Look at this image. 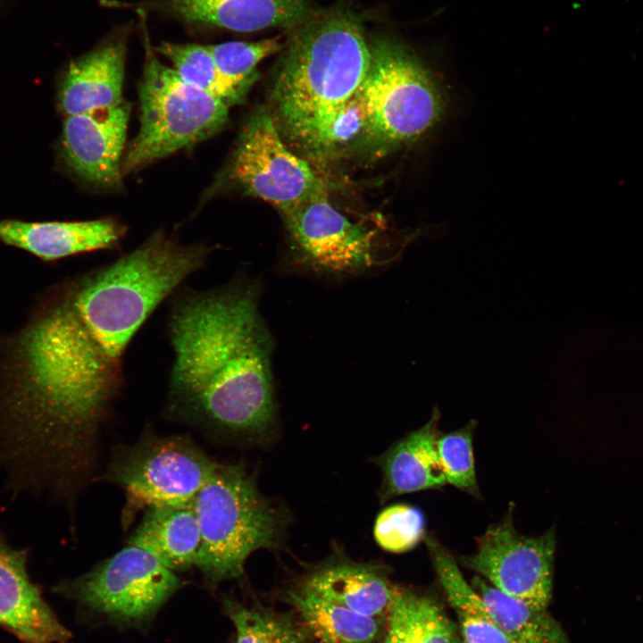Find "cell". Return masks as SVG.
Instances as JSON below:
<instances>
[{"instance_id":"1","label":"cell","mask_w":643,"mask_h":643,"mask_svg":"<svg viewBox=\"0 0 643 643\" xmlns=\"http://www.w3.org/2000/svg\"><path fill=\"white\" fill-rule=\"evenodd\" d=\"M258 300L257 285L245 280L175 296L168 320L171 418L206 427L271 354Z\"/></svg>"},{"instance_id":"2","label":"cell","mask_w":643,"mask_h":643,"mask_svg":"<svg viewBox=\"0 0 643 643\" xmlns=\"http://www.w3.org/2000/svg\"><path fill=\"white\" fill-rule=\"evenodd\" d=\"M370 62L371 46L355 13L338 7L312 10L293 29L275 80L274 99L286 130L350 99Z\"/></svg>"},{"instance_id":"3","label":"cell","mask_w":643,"mask_h":643,"mask_svg":"<svg viewBox=\"0 0 643 643\" xmlns=\"http://www.w3.org/2000/svg\"><path fill=\"white\" fill-rule=\"evenodd\" d=\"M192 505L201 536L195 565L209 580L239 577L251 553L281 543L283 515L241 465L218 463Z\"/></svg>"},{"instance_id":"4","label":"cell","mask_w":643,"mask_h":643,"mask_svg":"<svg viewBox=\"0 0 643 643\" xmlns=\"http://www.w3.org/2000/svg\"><path fill=\"white\" fill-rule=\"evenodd\" d=\"M138 95L140 126L122 158L123 175L209 138L228 120L230 106L164 65L148 40Z\"/></svg>"},{"instance_id":"5","label":"cell","mask_w":643,"mask_h":643,"mask_svg":"<svg viewBox=\"0 0 643 643\" xmlns=\"http://www.w3.org/2000/svg\"><path fill=\"white\" fill-rule=\"evenodd\" d=\"M370 46V67L358 89L366 117L365 138L382 147L412 142L442 116L437 81L404 45L383 38Z\"/></svg>"},{"instance_id":"6","label":"cell","mask_w":643,"mask_h":643,"mask_svg":"<svg viewBox=\"0 0 643 643\" xmlns=\"http://www.w3.org/2000/svg\"><path fill=\"white\" fill-rule=\"evenodd\" d=\"M217 463L185 437L148 433L115 452L107 478L133 506L184 505L193 501Z\"/></svg>"},{"instance_id":"7","label":"cell","mask_w":643,"mask_h":643,"mask_svg":"<svg viewBox=\"0 0 643 643\" xmlns=\"http://www.w3.org/2000/svg\"><path fill=\"white\" fill-rule=\"evenodd\" d=\"M229 174L246 193L275 205L283 214L311 200L328 197L323 180L287 148L263 108L245 123Z\"/></svg>"},{"instance_id":"8","label":"cell","mask_w":643,"mask_h":643,"mask_svg":"<svg viewBox=\"0 0 643 643\" xmlns=\"http://www.w3.org/2000/svg\"><path fill=\"white\" fill-rule=\"evenodd\" d=\"M180 585L173 571L151 553L128 544L59 588L98 613L129 622L149 617Z\"/></svg>"},{"instance_id":"9","label":"cell","mask_w":643,"mask_h":643,"mask_svg":"<svg viewBox=\"0 0 643 643\" xmlns=\"http://www.w3.org/2000/svg\"><path fill=\"white\" fill-rule=\"evenodd\" d=\"M513 506L504 519L476 539L477 549L462 556L463 566L480 574L499 590L536 607L547 608L553 587L555 530L539 537L515 529Z\"/></svg>"},{"instance_id":"10","label":"cell","mask_w":643,"mask_h":643,"mask_svg":"<svg viewBox=\"0 0 643 643\" xmlns=\"http://www.w3.org/2000/svg\"><path fill=\"white\" fill-rule=\"evenodd\" d=\"M291 238L305 266L329 273H352L388 262L378 231L350 221L328 197L311 200L284 214Z\"/></svg>"},{"instance_id":"11","label":"cell","mask_w":643,"mask_h":643,"mask_svg":"<svg viewBox=\"0 0 643 643\" xmlns=\"http://www.w3.org/2000/svg\"><path fill=\"white\" fill-rule=\"evenodd\" d=\"M129 104H121L65 116L60 155L67 170L80 180L103 188L121 186Z\"/></svg>"},{"instance_id":"12","label":"cell","mask_w":643,"mask_h":643,"mask_svg":"<svg viewBox=\"0 0 643 643\" xmlns=\"http://www.w3.org/2000/svg\"><path fill=\"white\" fill-rule=\"evenodd\" d=\"M125 233L126 227L112 218L71 221L0 220V242L46 263L113 249Z\"/></svg>"},{"instance_id":"13","label":"cell","mask_w":643,"mask_h":643,"mask_svg":"<svg viewBox=\"0 0 643 643\" xmlns=\"http://www.w3.org/2000/svg\"><path fill=\"white\" fill-rule=\"evenodd\" d=\"M0 625L26 643H69L71 634L30 581L21 552L0 551Z\"/></svg>"},{"instance_id":"14","label":"cell","mask_w":643,"mask_h":643,"mask_svg":"<svg viewBox=\"0 0 643 643\" xmlns=\"http://www.w3.org/2000/svg\"><path fill=\"white\" fill-rule=\"evenodd\" d=\"M125 43L111 39L72 61L60 79L57 106L65 116L123 102Z\"/></svg>"},{"instance_id":"15","label":"cell","mask_w":643,"mask_h":643,"mask_svg":"<svg viewBox=\"0 0 643 643\" xmlns=\"http://www.w3.org/2000/svg\"><path fill=\"white\" fill-rule=\"evenodd\" d=\"M160 7L188 22L239 32L294 29L312 12L307 0H163Z\"/></svg>"},{"instance_id":"16","label":"cell","mask_w":643,"mask_h":643,"mask_svg":"<svg viewBox=\"0 0 643 643\" xmlns=\"http://www.w3.org/2000/svg\"><path fill=\"white\" fill-rule=\"evenodd\" d=\"M439 419L435 407L423 426L395 442L378 458L382 472L381 501L447 484L436 447Z\"/></svg>"},{"instance_id":"17","label":"cell","mask_w":643,"mask_h":643,"mask_svg":"<svg viewBox=\"0 0 643 643\" xmlns=\"http://www.w3.org/2000/svg\"><path fill=\"white\" fill-rule=\"evenodd\" d=\"M303 588L355 613L377 617L388 613L396 587L377 568L350 561L323 564Z\"/></svg>"},{"instance_id":"18","label":"cell","mask_w":643,"mask_h":643,"mask_svg":"<svg viewBox=\"0 0 643 643\" xmlns=\"http://www.w3.org/2000/svg\"><path fill=\"white\" fill-rule=\"evenodd\" d=\"M129 544L151 553L171 571L195 565L201 536L192 502L146 508Z\"/></svg>"},{"instance_id":"19","label":"cell","mask_w":643,"mask_h":643,"mask_svg":"<svg viewBox=\"0 0 643 643\" xmlns=\"http://www.w3.org/2000/svg\"><path fill=\"white\" fill-rule=\"evenodd\" d=\"M289 601L315 643H373L380 633L377 617L355 613L303 587L289 593Z\"/></svg>"},{"instance_id":"20","label":"cell","mask_w":643,"mask_h":643,"mask_svg":"<svg viewBox=\"0 0 643 643\" xmlns=\"http://www.w3.org/2000/svg\"><path fill=\"white\" fill-rule=\"evenodd\" d=\"M472 586L492 620L512 643H570L560 624L547 611L512 597L475 576Z\"/></svg>"},{"instance_id":"21","label":"cell","mask_w":643,"mask_h":643,"mask_svg":"<svg viewBox=\"0 0 643 643\" xmlns=\"http://www.w3.org/2000/svg\"><path fill=\"white\" fill-rule=\"evenodd\" d=\"M388 614L387 643H460L447 614L426 595L396 588Z\"/></svg>"},{"instance_id":"22","label":"cell","mask_w":643,"mask_h":643,"mask_svg":"<svg viewBox=\"0 0 643 643\" xmlns=\"http://www.w3.org/2000/svg\"><path fill=\"white\" fill-rule=\"evenodd\" d=\"M287 132L299 146L317 156L335 154L365 138L366 117L358 90L347 102L305 120Z\"/></svg>"},{"instance_id":"23","label":"cell","mask_w":643,"mask_h":643,"mask_svg":"<svg viewBox=\"0 0 643 643\" xmlns=\"http://www.w3.org/2000/svg\"><path fill=\"white\" fill-rule=\"evenodd\" d=\"M173 65L185 81L209 93L229 106L243 101L246 94L228 82L219 72L208 46L164 42L155 48Z\"/></svg>"},{"instance_id":"24","label":"cell","mask_w":643,"mask_h":643,"mask_svg":"<svg viewBox=\"0 0 643 643\" xmlns=\"http://www.w3.org/2000/svg\"><path fill=\"white\" fill-rule=\"evenodd\" d=\"M226 607L236 629V643H308L305 630L283 615L231 601Z\"/></svg>"},{"instance_id":"25","label":"cell","mask_w":643,"mask_h":643,"mask_svg":"<svg viewBox=\"0 0 643 643\" xmlns=\"http://www.w3.org/2000/svg\"><path fill=\"white\" fill-rule=\"evenodd\" d=\"M282 46L281 38L275 37L251 43L230 41L208 48L221 75L246 94L256 77L258 63Z\"/></svg>"},{"instance_id":"26","label":"cell","mask_w":643,"mask_h":643,"mask_svg":"<svg viewBox=\"0 0 643 643\" xmlns=\"http://www.w3.org/2000/svg\"><path fill=\"white\" fill-rule=\"evenodd\" d=\"M476 421H470L456 430L438 433L436 447L447 483L480 498L473 455V433Z\"/></svg>"},{"instance_id":"27","label":"cell","mask_w":643,"mask_h":643,"mask_svg":"<svg viewBox=\"0 0 643 643\" xmlns=\"http://www.w3.org/2000/svg\"><path fill=\"white\" fill-rule=\"evenodd\" d=\"M425 521L416 507L397 504L384 508L377 516L373 534L385 551L404 553L413 549L423 539Z\"/></svg>"},{"instance_id":"28","label":"cell","mask_w":643,"mask_h":643,"mask_svg":"<svg viewBox=\"0 0 643 643\" xmlns=\"http://www.w3.org/2000/svg\"><path fill=\"white\" fill-rule=\"evenodd\" d=\"M450 605L458 618L464 643H512L492 620L474 588L455 598Z\"/></svg>"},{"instance_id":"29","label":"cell","mask_w":643,"mask_h":643,"mask_svg":"<svg viewBox=\"0 0 643 643\" xmlns=\"http://www.w3.org/2000/svg\"><path fill=\"white\" fill-rule=\"evenodd\" d=\"M385 643H387V642H385Z\"/></svg>"}]
</instances>
